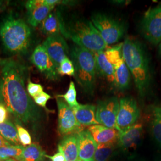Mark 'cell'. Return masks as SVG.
<instances>
[{"mask_svg": "<svg viewBox=\"0 0 161 161\" xmlns=\"http://www.w3.org/2000/svg\"><path fill=\"white\" fill-rule=\"evenodd\" d=\"M140 114L136 100L130 97L122 98L119 100L116 129L119 133L124 132L137 122Z\"/></svg>", "mask_w": 161, "mask_h": 161, "instance_id": "obj_8", "label": "cell"}, {"mask_svg": "<svg viewBox=\"0 0 161 161\" xmlns=\"http://www.w3.org/2000/svg\"><path fill=\"white\" fill-rule=\"evenodd\" d=\"M0 73V92L8 111L25 124L38 121L40 113L25 88V66L12 58H2Z\"/></svg>", "mask_w": 161, "mask_h": 161, "instance_id": "obj_1", "label": "cell"}, {"mask_svg": "<svg viewBox=\"0 0 161 161\" xmlns=\"http://www.w3.org/2000/svg\"><path fill=\"white\" fill-rule=\"evenodd\" d=\"M58 108V128L63 136L76 134L83 130L78 122L74 112L62 98L56 97Z\"/></svg>", "mask_w": 161, "mask_h": 161, "instance_id": "obj_9", "label": "cell"}, {"mask_svg": "<svg viewBox=\"0 0 161 161\" xmlns=\"http://www.w3.org/2000/svg\"><path fill=\"white\" fill-rule=\"evenodd\" d=\"M78 142L79 159L83 161H94V155L97 144L88 130H83L76 134Z\"/></svg>", "mask_w": 161, "mask_h": 161, "instance_id": "obj_14", "label": "cell"}, {"mask_svg": "<svg viewBox=\"0 0 161 161\" xmlns=\"http://www.w3.org/2000/svg\"><path fill=\"white\" fill-rule=\"evenodd\" d=\"M50 98H52L50 95H49L47 92H43L34 97V100L35 103L38 104V106L44 108H46L47 103Z\"/></svg>", "mask_w": 161, "mask_h": 161, "instance_id": "obj_31", "label": "cell"}, {"mask_svg": "<svg viewBox=\"0 0 161 161\" xmlns=\"http://www.w3.org/2000/svg\"><path fill=\"white\" fill-rule=\"evenodd\" d=\"M10 144H11L9 142H8L7 140H6L0 134V147H3V146H8V145H10Z\"/></svg>", "mask_w": 161, "mask_h": 161, "instance_id": "obj_35", "label": "cell"}, {"mask_svg": "<svg viewBox=\"0 0 161 161\" xmlns=\"http://www.w3.org/2000/svg\"><path fill=\"white\" fill-rule=\"evenodd\" d=\"M78 161H81V160H80V159H78Z\"/></svg>", "mask_w": 161, "mask_h": 161, "instance_id": "obj_39", "label": "cell"}, {"mask_svg": "<svg viewBox=\"0 0 161 161\" xmlns=\"http://www.w3.org/2000/svg\"><path fill=\"white\" fill-rule=\"evenodd\" d=\"M115 150V144H97L94 161H108Z\"/></svg>", "mask_w": 161, "mask_h": 161, "instance_id": "obj_26", "label": "cell"}, {"mask_svg": "<svg viewBox=\"0 0 161 161\" xmlns=\"http://www.w3.org/2000/svg\"><path fill=\"white\" fill-rule=\"evenodd\" d=\"M58 151L64 154L66 161H78V142L76 134L65 136L58 145Z\"/></svg>", "mask_w": 161, "mask_h": 161, "instance_id": "obj_18", "label": "cell"}, {"mask_svg": "<svg viewBox=\"0 0 161 161\" xmlns=\"http://www.w3.org/2000/svg\"><path fill=\"white\" fill-rule=\"evenodd\" d=\"M31 61L48 80H57L59 79L58 68L42 45H39L35 48Z\"/></svg>", "mask_w": 161, "mask_h": 161, "instance_id": "obj_11", "label": "cell"}, {"mask_svg": "<svg viewBox=\"0 0 161 161\" xmlns=\"http://www.w3.org/2000/svg\"><path fill=\"white\" fill-rule=\"evenodd\" d=\"M150 113L151 132L156 142L161 146V104L152 106Z\"/></svg>", "mask_w": 161, "mask_h": 161, "instance_id": "obj_21", "label": "cell"}, {"mask_svg": "<svg viewBox=\"0 0 161 161\" xmlns=\"http://www.w3.org/2000/svg\"><path fill=\"white\" fill-rule=\"evenodd\" d=\"M61 15L56 12H50L41 24V30L44 34L49 36L61 35Z\"/></svg>", "mask_w": 161, "mask_h": 161, "instance_id": "obj_20", "label": "cell"}, {"mask_svg": "<svg viewBox=\"0 0 161 161\" xmlns=\"http://www.w3.org/2000/svg\"><path fill=\"white\" fill-rule=\"evenodd\" d=\"M53 7L48 6L45 3L28 12V23L33 27L36 28L46 19L53 10Z\"/></svg>", "mask_w": 161, "mask_h": 161, "instance_id": "obj_23", "label": "cell"}, {"mask_svg": "<svg viewBox=\"0 0 161 161\" xmlns=\"http://www.w3.org/2000/svg\"><path fill=\"white\" fill-rule=\"evenodd\" d=\"M57 97L62 98L66 103L72 108L77 107L80 104L76 100V90L75 88V84L73 81L70 82L69 88L66 92L64 94H58Z\"/></svg>", "mask_w": 161, "mask_h": 161, "instance_id": "obj_27", "label": "cell"}, {"mask_svg": "<svg viewBox=\"0 0 161 161\" xmlns=\"http://www.w3.org/2000/svg\"><path fill=\"white\" fill-rule=\"evenodd\" d=\"M159 54L161 56V42H160V44H159Z\"/></svg>", "mask_w": 161, "mask_h": 161, "instance_id": "obj_38", "label": "cell"}, {"mask_svg": "<svg viewBox=\"0 0 161 161\" xmlns=\"http://www.w3.org/2000/svg\"><path fill=\"white\" fill-rule=\"evenodd\" d=\"M87 130L97 144H115L118 142L119 132L116 128L98 124L88 127Z\"/></svg>", "mask_w": 161, "mask_h": 161, "instance_id": "obj_15", "label": "cell"}, {"mask_svg": "<svg viewBox=\"0 0 161 161\" xmlns=\"http://www.w3.org/2000/svg\"><path fill=\"white\" fill-rule=\"evenodd\" d=\"M76 119L82 127L98 125L96 118V106L93 104H79L72 108Z\"/></svg>", "mask_w": 161, "mask_h": 161, "instance_id": "obj_17", "label": "cell"}, {"mask_svg": "<svg viewBox=\"0 0 161 161\" xmlns=\"http://www.w3.org/2000/svg\"><path fill=\"white\" fill-rule=\"evenodd\" d=\"M46 153L37 143H32L24 148L21 155L15 159L17 161H44Z\"/></svg>", "mask_w": 161, "mask_h": 161, "instance_id": "obj_22", "label": "cell"}, {"mask_svg": "<svg viewBox=\"0 0 161 161\" xmlns=\"http://www.w3.org/2000/svg\"><path fill=\"white\" fill-rule=\"evenodd\" d=\"M27 92L32 97H35L41 92H43V87L40 84H36L29 80L26 87Z\"/></svg>", "mask_w": 161, "mask_h": 161, "instance_id": "obj_30", "label": "cell"}, {"mask_svg": "<svg viewBox=\"0 0 161 161\" xmlns=\"http://www.w3.org/2000/svg\"><path fill=\"white\" fill-rule=\"evenodd\" d=\"M96 63L97 74L101 75L112 86L116 88L115 68L114 65L108 60L105 51L94 53Z\"/></svg>", "mask_w": 161, "mask_h": 161, "instance_id": "obj_16", "label": "cell"}, {"mask_svg": "<svg viewBox=\"0 0 161 161\" xmlns=\"http://www.w3.org/2000/svg\"><path fill=\"white\" fill-rule=\"evenodd\" d=\"M143 127L142 123L137 122L124 132L119 133L118 143L124 151L136 149L143 135Z\"/></svg>", "mask_w": 161, "mask_h": 161, "instance_id": "obj_13", "label": "cell"}, {"mask_svg": "<svg viewBox=\"0 0 161 161\" xmlns=\"http://www.w3.org/2000/svg\"><path fill=\"white\" fill-rule=\"evenodd\" d=\"M0 161H17L15 159H13V158H10V159H5V160H2Z\"/></svg>", "mask_w": 161, "mask_h": 161, "instance_id": "obj_37", "label": "cell"}, {"mask_svg": "<svg viewBox=\"0 0 161 161\" xmlns=\"http://www.w3.org/2000/svg\"><path fill=\"white\" fill-rule=\"evenodd\" d=\"M119 100L115 97L100 101L96 106V118L99 124L116 128Z\"/></svg>", "mask_w": 161, "mask_h": 161, "instance_id": "obj_10", "label": "cell"}, {"mask_svg": "<svg viewBox=\"0 0 161 161\" xmlns=\"http://www.w3.org/2000/svg\"><path fill=\"white\" fill-rule=\"evenodd\" d=\"M61 35L72 41L75 45L93 53L105 51L108 47L92 21L75 18L65 23L61 16Z\"/></svg>", "mask_w": 161, "mask_h": 161, "instance_id": "obj_3", "label": "cell"}, {"mask_svg": "<svg viewBox=\"0 0 161 161\" xmlns=\"http://www.w3.org/2000/svg\"><path fill=\"white\" fill-rule=\"evenodd\" d=\"M1 104H4V101H3V97H2V96H1V92H0V105H1Z\"/></svg>", "mask_w": 161, "mask_h": 161, "instance_id": "obj_36", "label": "cell"}, {"mask_svg": "<svg viewBox=\"0 0 161 161\" xmlns=\"http://www.w3.org/2000/svg\"><path fill=\"white\" fill-rule=\"evenodd\" d=\"M0 134L7 140L13 144L19 145L17 129L16 126L9 120L0 124Z\"/></svg>", "mask_w": 161, "mask_h": 161, "instance_id": "obj_24", "label": "cell"}, {"mask_svg": "<svg viewBox=\"0 0 161 161\" xmlns=\"http://www.w3.org/2000/svg\"><path fill=\"white\" fill-rule=\"evenodd\" d=\"M70 55L75 67V80L84 92L92 96L97 74L94 53L75 44L70 50Z\"/></svg>", "mask_w": 161, "mask_h": 161, "instance_id": "obj_5", "label": "cell"}, {"mask_svg": "<svg viewBox=\"0 0 161 161\" xmlns=\"http://www.w3.org/2000/svg\"><path fill=\"white\" fill-rule=\"evenodd\" d=\"M25 147L20 145H8L0 147V161L7 159H16L21 155Z\"/></svg>", "mask_w": 161, "mask_h": 161, "instance_id": "obj_25", "label": "cell"}, {"mask_svg": "<svg viewBox=\"0 0 161 161\" xmlns=\"http://www.w3.org/2000/svg\"><path fill=\"white\" fill-rule=\"evenodd\" d=\"M44 0H32V1H28L26 4V7L28 10L29 12L32 10H33L35 8L41 6L44 4Z\"/></svg>", "mask_w": 161, "mask_h": 161, "instance_id": "obj_32", "label": "cell"}, {"mask_svg": "<svg viewBox=\"0 0 161 161\" xmlns=\"http://www.w3.org/2000/svg\"><path fill=\"white\" fill-rule=\"evenodd\" d=\"M8 118V110L5 105H0V124L6 122Z\"/></svg>", "mask_w": 161, "mask_h": 161, "instance_id": "obj_33", "label": "cell"}, {"mask_svg": "<svg viewBox=\"0 0 161 161\" xmlns=\"http://www.w3.org/2000/svg\"><path fill=\"white\" fill-rule=\"evenodd\" d=\"M0 37L8 52L25 54L31 44V31L22 19L8 16L0 24Z\"/></svg>", "mask_w": 161, "mask_h": 161, "instance_id": "obj_4", "label": "cell"}, {"mask_svg": "<svg viewBox=\"0 0 161 161\" xmlns=\"http://www.w3.org/2000/svg\"><path fill=\"white\" fill-rule=\"evenodd\" d=\"M114 68L116 88L120 91L127 90L130 84L131 75L123 58L115 64Z\"/></svg>", "mask_w": 161, "mask_h": 161, "instance_id": "obj_19", "label": "cell"}, {"mask_svg": "<svg viewBox=\"0 0 161 161\" xmlns=\"http://www.w3.org/2000/svg\"><path fill=\"white\" fill-rule=\"evenodd\" d=\"M46 157L49 158L51 161H66L64 154L59 151L54 155L49 156L46 155Z\"/></svg>", "mask_w": 161, "mask_h": 161, "instance_id": "obj_34", "label": "cell"}, {"mask_svg": "<svg viewBox=\"0 0 161 161\" xmlns=\"http://www.w3.org/2000/svg\"><path fill=\"white\" fill-rule=\"evenodd\" d=\"M122 58L134 80L138 94L146 96L151 86V74L148 56L137 40L127 37L122 47Z\"/></svg>", "mask_w": 161, "mask_h": 161, "instance_id": "obj_2", "label": "cell"}, {"mask_svg": "<svg viewBox=\"0 0 161 161\" xmlns=\"http://www.w3.org/2000/svg\"><path fill=\"white\" fill-rule=\"evenodd\" d=\"M91 19L108 46L118 42L125 34L124 24L110 15L103 13H95Z\"/></svg>", "mask_w": 161, "mask_h": 161, "instance_id": "obj_6", "label": "cell"}, {"mask_svg": "<svg viewBox=\"0 0 161 161\" xmlns=\"http://www.w3.org/2000/svg\"><path fill=\"white\" fill-rule=\"evenodd\" d=\"M141 32L144 38L156 46L161 42V2L145 12L140 23Z\"/></svg>", "mask_w": 161, "mask_h": 161, "instance_id": "obj_7", "label": "cell"}, {"mask_svg": "<svg viewBox=\"0 0 161 161\" xmlns=\"http://www.w3.org/2000/svg\"><path fill=\"white\" fill-rule=\"evenodd\" d=\"M42 45L58 69L60 64L70 54L69 47L62 35L48 36Z\"/></svg>", "mask_w": 161, "mask_h": 161, "instance_id": "obj_12", "label": "cell"}, {"mask_svg": "<svg viewBox=\"0 0 161 161\" xmlns=\"http://www.w3.org/2000/svg\"><path fill=\"white\" fill-rule=\"evenodd\" d=\"M19 142L23 146H29L32 144V138L29 132L19 124L16 125Z\"/></svg>", "mask_w": 161, "mask_h": 161, "instance_id": "obj_29", "label": "cell"}, {"mask_svg": "<svg viewBox=\"0 0 161 161\" xmlns=\"http://www.w3.org/2000/svg\"><path fill=\"white\" fill-rule=\"evenodd\" d=\"M59 75H68L69 76H75V67L72 61L68 57L65 58L60 64L58 69Z\"/></svg>", "mask_w": 161, "mask_h": 161, "instance_id": "obj_28", "label": "cell"}]
</instances>
